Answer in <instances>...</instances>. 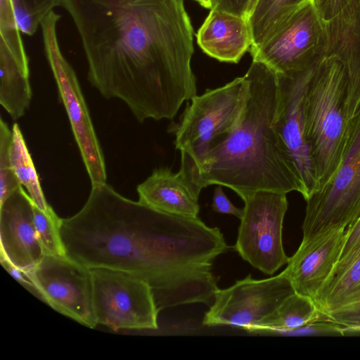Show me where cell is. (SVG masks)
Returning a JSON list of instances; mask_svg holds the SVG:
<instances>
[{
	"label": "cell",
	"instance_id": "obj_19",
	"mask_svg": "<svg viewBox=\"0 0 360 360\" xmlns=\"http://www.w3.org/2000/svg\"><path fill=\"white\" fill-rule=\"evenodd\" d=\"M31 98L30 69L23 68L0 41V104L16 120L25 115Z\"/></svg>",
	"mask_w": 360,
	"mask_h": 360
},
{
	"label": "cell",
	"instance_id": "obj_1",
	"mask_svg": "<svg viewBox=\"0 0 360 360\" xmlns=\"http://www.w3.org/2000/svg\"><path fill=\"white\" fill-rule=\"evenodd\" d=\"M60 233L71 259L146 281L160 311L194 303L210 307L219 289L212 264L229 249L219 228L154 210L107 183L91 186L82 208L61 219Z\"/></svg>",
	"mask_w": 360,
	"mask_h": 360
},
{
	"label": "cell",
	"instance_id": "obj_18",
	"mask_svg": "<svg viewBox=\"0 0 360 360\" xmlns=\"http://www.w3.org/2000/svg\"><path fill=\"white\" fill-rule=\"evenodd\" d=\"M325 56H335L346 66L352 101L357 109L360 105V0H350L337 15L325 22Z\"/></svg>",
	"mask_w": 360,
	"mask_h": 360
},
{
	"label": "cell",
	"instance_id": "obj_31",
	"mask_svg": "<svg viewBox=\"0 0 360 360\" xmlns=\"http://www.w3.org/2000/svg\"><path fill=\"white\" fill-rule=\"evenodd\" d=\"M0 262L2 266L21 285H22L25 288L32 292L34 295L39 296V293L37 290L31 280V278L27 276V274L22 271L18 267L15 266L11 262H9L7 259L4 257H0Z\"/></svg>",
	"mask_w": 360,
	"mask_h": 360
},
{
	"label": "cell",
	"instance_id": "obj_6",
	"mask_svg": "<svg viewBox=\"0 0 360 360\" xmlns=\"http://www.w3.org/2000/svg\"><path fill=\"white\" fill-rule=\"evenodd\" d=\"M306 202L302 240L331 230H346L360 217V105L338 168Z\"/></svg>",
	"mask_w": 360,
	"mask_h": 360
},
{
	"label": "cell",
	"instance_id": "obj_2",
	"mask_svg": "<svg viewBox=\"0 0 360 360\" xmlns=\"http://www.w3.org/2000/svg\"><path fill=\"white\" fill-rule=\"evenodd\" d=\"M80 37L87 78L139 122L172 120L196 96L193 29L184 0H62Z\"/></svg>",
	"mask_w": 360,
	"mask_h": 360
},
{
	"label": "cell",
	"instance_id": "obj_20",
	"mask_svg": "<svg viewBox=\"0 0 360 360\" xmlns=\"http://www.w3.org/2000/svg\"><path fill=\"white\" fill-rule=\"evenodd\" d=\"M322 320V314L314 301L296 292L286 298L280 306L256 328L289 333L309 323Z\"/></svg>",
	"mask_w": 360,
	"mask_h": 360
},
{
	"label": "cell",
	"instance_id": "obj_30",
	"mask_svg": "<svg viewBox=\"0 0 360 360\" xmlns=\"http://www.w3.org/2000/svg\"><path fill=\"white\" fill-rule=\"evenodd\" d=\"M350 0H312L322 19L326 22L337 15Z\"/></svg>",
	"mask_w": 360,
	"mask_h": 360
},
{
	"label": "cell",
	"instance_id": "obj_24",
	"mask_svg": "<svg viewBox=\"0 0 360 360\" xmlns=\"http://www.w3.org/2000/svg\"><path fill=\"white\" fill-rule=\"evenodd\" d=\"M20 32L11 0H0V41L23 68L29 69Z\"/></svg>",
	"mask_w": 360,
	"mask_h": 360
},
{
	"label": "cell",
	"instance_id": "obj_28",
	"mask_svg": "<svg viewBox=\"0 0 360 360\" xmlns=\"http://www.w3.org/2000/svg\"><path fill=\"white\" fill-rule=\"evenodd\" d=\"M212 210L221 214H231L240 219L243 214V209L236 207L226 197L221 185H219L214 191L212 198Z\"/></svg>",
	"mask_w": 360,
	"mask_h": 360
},
{
	"label": "cell",
	"instance_id": "obj_16",
	"mask_svg": "<svg viewBox=\"0 0 360 360\" xmlns=\"http://www.w3.org/2000/svg\"><path fill=\"white\" fill-rule=\"evenodd\" d=\"M201 190L181 168L177 173L167 167L155 169L137 186L141 202L160 212L188 218L198 217Z\"/></svg>",
	"mask_w": 360,
	"mask_h": 360
},
{
	"label": "cell",
	"instance_id": "obj_3",
	"mask_svg": "<svg viewBox=\"0 0 360 360\" xmlns=\"http://www.w3.org/2000/svg\"><path fill=\"white\" fill-rule=\"evenodd\" d=\"M245 76L248 94L236 127L199 164L181 162L180 168L201 188L224 186L242 199L258 191H297L303 195L296 167L274 127L276 75L264 63L252 60Z\"/></svg>",
	"mask_w": 360,
	"mask_h": 360
},
{
	"label": "cell",
	"instance_id": "obj_11",
	"mask_svg": "<svg viewBox=\"0 0 360 360\" xmlns=\"http://www.w3.org/2000/svg\"><path fill=\"white\" fill-rule=\"evenodd\" d=\"M295 292L283 271L277 276L261 280L254 279L249 274L233 285L216 291L202 324L230 326L255 331L265 319Z\"/></svg>",
	"mask_w": 360,
	"mask_h": 360
},
{
	"label": "cell",
	"instance_id": "obj_27",
	"mask_svg": "<svg viewBox=\"0 0 360 360\" xmlns=\"http://www.w3.org/2000/svg\"><path fill=\"white\" fill-rule=\"evenodd\" d=\"M347 332H360V288L354 292L338 308L323 315Z\"/></svg>",
	"mask_w": 360,
	"mask_h": 360
},
{
	"label": "cell",
	"instance_id": "obj_22",
	"mask_svg": "<svg viewBox=\"0 0 360 360\" xmlns=\"http://www.w3.org/2000/svg\"><path fill=\"white\" fill-rule=\"evenodd\" d=\"M12 131L10 157L18 182L27 189L37 207L45 212H53L46 200L32 159L17 123L13 125Z\"/></svg>",
	"mask_w": 360,
	"mask_h": 360
},
{
	"label": "cell",
	"instance_id": "obj_17",
	"mask_svg": "<svg viewBox=\"0 0 360 360\" xmlns=\"http://www.w3.org/2000/svg\"><path fill=\"white\" fill-rule=\"evenodd\" d=\"M196 38L198 46L207 55L231 63H238L252 44L248 18L215 9H210Z\"/></svg>",
	"mask_w": 360,
	"mask_h": 360
},
{
	"label": "cell",
	"instance_id": "obj_8",
	"mask_svg": "<svg viewBox=\"0 0 360 360\" xmlns=\"http://www.w3.org/2000/svg\"><path fill=\"white\" fill-rule=\"evenodd\" d=\"M96 319L114 330H155L160 311L150 285L125 271L90 269Z\"/></svg>",
	"mask_w": 360,
	"mask_h": 360
},
{
	"label": "cell",
	"instance_id": "obj_32",
	"mask_svg": "<svg viewBox=\"0 0 360 360\" xmlns=\"http://www.w3.org/2000/svg\"><path fill=\"white\" fill-rule=\"evenodd\" d=\"M359 243L360 217L345 230V241L341 251L340 259L346 255L347 254H348Z\"/></svg>",
	"mask_w": 360,
	"mask_h": 360
},
{
	"label": "cell",
	"instance_id": "obj_5",
	"mask_svg": "<svg viewBox=\"0 0 360 360\" xmlns=\"http://www.w3.org/2000/svg\"><path fill=\"white\" fill-rule=\"evenodd\" d=\"M248 89L245 76L223 86L207 89L187 103L174 132L181 162L198 165L208 151L222 142L237 125Z\"/></svg>",
	"mask_w": 360,
	"mask_h": 360
},
{
	"label": "cell",
	"instance_id": "obj_14",
	"mask_svg": "<svg viewBox=\"0 0 360 360\" xmlns=\"http://www.w3.org/2000/svg\"><path fill=\"white\" fill-rule=\"evenodd\" d=\"M33 206L22 186L0 203V257L25 273L44 256L34 226Z\"/></svg>",
	"mask_w": 360,
	"mask_h": 360
},
{
	"label": "cell",
	"instance_id": "obj_33",
	"mask_svg": "<svg viewBox=\"0 0 360 360\" xmlns=\"http://www.w3.org/2000/svg\"><path fill=\"white\" fill-rule=\"evenodd\" d=\"M198 2L201 6L212 9V0H193Z\"/></svg>",
	"mask_w": 360,
	"mask_h": 360
},
{
	"label": "cell",
	"instance_id": "obj_25",
	"mask_svg": "<svg viewBox=\"0 0 360 360\" xmlns=\"http://www.w3.org/2000/svg\"><path fill=\"white\" fill-rule=\"evenodd\" d=\"M34 222L44 255L65 256L60 228L61 219L56 212H45L33 206Z\"/></svg>",
	"mask_w": 360,
	"mask_h": 360
},
{
	"label": "cell",
	"instance_id": "obj_21",
	"mask_svg": "<svg viewBox=\"0 0 360 360\" xmlns=\"http://www.w3.org/2000/svg\"><path fill=\"white\" fill-rule=\"evenodd\" d=\"M309 1L257 0L248 17L252 34L250 49L262 44Z\"/></svg>",
	"mask_w": 360,
	"mask_h": 360
},
{
	"label": "cell",
	"instance_id": "obj_4",
	"mask_svg": "<svg viewBox=\"0 0 360 360\" xmlns=\"http://www.w3.org/2000/svg\"><path fill=\"white\" fill-rule=\"evenodd\" d=\"M356 111L346 66L335 56H324L315 65L306 97L307 139L318 189L341 161Z\"/></svg>",
	"mask_w": 360,
	"mask_h": 360
},
{
	"label": "cell",
	"instance_id": "obj_26",
	"mask_svg": "<svg viewBox=\"0 0 360 360\" xmlns=\"http://www.w3.org/2000/svg\"><path fill=\"white\" fill-rule=\"evenodd\" d=\"M13 137L12 129L0 120V203L21 185L13 169L10 150Z\"/></svg>",
	"mask_w": 360,
	"mask_h": 360
},
{
	"label": "cell",
	"instance_id": "obj_15",
	"mask_svg": "<svg viewBox=\"0 0 360 360\" xmlns=\"http://www.w3.org/2000/svg\"><path fill=\"white\" fill-rule=\"evenodd\" d=\"M345 233L335 229L302 240L283 270L297 293L315 300L340 259Z\"/></svg>",
	"mask_w": 360,
	"mask_h": 360
},
{
	"label": "cell",
	"instance_id": "obj_9",
	"mask_svg": "<svg viewBox=\"0 0 360 360\" xmlns=\"http://www.w3.org/2000/svg\"><path fill=\"white\" fill-rule=\"evenodd\" d=\"M243 200L245 207L234 249L252 266L273 275L290 259L282 239L288 207L286 193L258 191Z\"/></svg>",
	"mask_w": 360,
	"mask_h": 360
},
{
	"label": "cell",
	"instance_id": "obj_34",
	"mask_svg": "<svg viewBox=\"0 0 360 360\" xmlns=\"http://www.w3.org/2000/svg\"><path fill=\"white\" fill-rule=\"evenodd\" d=\"M257 1V0H251L250 4V7H249V10H248V17L250 15V12L252 11V8H254Z\"/></svg>",
	"mask_w": 360,
	"mask_h": 360
},
{
	"label": "cell",
	"instance_id": "obj_12",
	"mask_svg": "<svg viewBox=\"0 0 360 360\" xmlns=\"http://www.w3.org/2000/svg\"><path fill=\"white\" fill-rule=\"evenodd\" d=\"M26 274L34 283L39 298L54 310L89 328L98 325L89 268L66 255H44Z\"/></svg>",
	"mask_w": 360,
	"mask_h": 360
},
{
	"label": "cell",
	"instance_id": "obj_7",
	"mask_svg": "<svg viewBox=\"0 0 360 360\" xmlns=\"http://www.w3.org/2000/svg\"><path fill=\"white\" fill-rule=\"evenodd\" d=\"M60 18L53 11L41 23L44 51L91 186L104 184L107 175L103 153L75 72L59 46L56 26Z\"/></svg>",
	"mask_w": 360,
	"mask_h": 360
},
{
	"label": "cell",
	"instance_id": "obj_23",
	"mask_svg": "<svg viewBox=\"0 0 360 360\" xmlns=\"http://www.w3.org/2000/svg\"><path fill=\"white\" fill-rule=\"evenodd\" d=\"M62 0H11L20 31L32 36Z\"/></svg>",
	"mask_w": 360,
	"mask_h": 360
},
{
	"label": "cell",
	"instance_id": "obj_13",
	"mask_svg": "<svg viewBox=\"0 0 360 360\" xmlns=\"http://www.w3.org/2000/svg\"><path fill=\"white\" fill-rule=\"evenodd\" d=\"M318 61L302 70L276 73L278 98L274 127L285 143L296 167L305 200L318 189L307 139L306 117L308 83Z\"/></svg>",
	"mask_w": 360,
	"mask_h": 360
},
{
	"label": "cell",
	"instance_id": "obj_10",
	"mask_svg": "<svg viewBox=\"0 0 360 360\" xmlns=\"http://www.w3.org/2000/svg\"><path fill=\"white\" fill-rule=\"evenodd\" d=\"M326 46L325 21L311 0L250 52L252 60L285 74L302 70L323 57Z\"/></svg>",
	"mask_w": 360,
	"mask_h": 360
},
{
	"label": "cell",
	"instance_id": "obj_29",
	"mask_svg": "<svg viewBox=\"0 0 360 360\" xmlns=\"http://www.w3.org/2000/svg\"><path fill=\"white\" fill-rule=\"evenodd\" d=\"M251 0H212V8L248 18Z\"/></svg>",
	"mask_w": 360,
	"mask_h": 360
}]
</instances>
